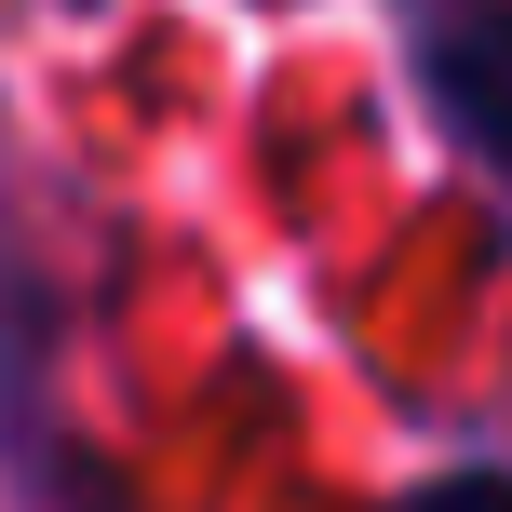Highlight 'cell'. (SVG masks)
Here are the masks:
<instances>
[{
    "mask_svg": "<svg viewBox=\"0 0 512 512\" xmlns=\"http://www.w3.org/2000/svg\"><path fill=\"white\" fill-rule=\"evenodd\" d=\"M432 95H445V122L512 176V0H445L432 14Z\"/></svg>",
    "mask_w": 512,
    "mask_h": 512,
    "instance_id": "6da1fadb",
    "label": "cell"
},
{
    "mask_svg": "<svg viewBox=\"0 0 512 512\" xmlns=\"http://www.w3.org/2000/svg\"><path fill=\"white\" fill-rule=\"evenodd\" d=\"M391 512H512V472L499 459H459V472H418Z\"/></svg>",
    "mask_w": 512,
    "mask_h": 512,
    "instance_id": "7a4b0ae2",
    "label": "cell"
}]
</instances>
